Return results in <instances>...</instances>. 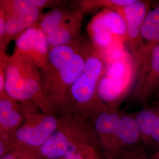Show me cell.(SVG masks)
Wrapping results in <instances>:
<instances>
[{
    "label": "cell",
    "instance_id": "6da1fadb",
    "mask_svg": "<svg viewBox=\"0 0 159 159\" xmlns=\"http://www.w3.org/2000/svg\"><path fill=\"white\" fill-rule=\"evenodd\" d=\"M101 150L87 119L68 113L39 152L44 159H102Z\"/></svg>",
    "mask_w": 159,
    "mask_h": 159
},
{
    "label": "cell",
    "instance_id": "8992f818",
    "mask_svg": "<svg viewBox=\"0 0 159 159\" xmlns=\"http://www.w3.org/2000/svg\"><path fill=\"white\" fill-rule=\"evenodd\" d=\"M90 41L102 54L123 47L127 40V28L122 16L116 11L104 9L91 19L87 27Z\"/></svg>",
    "mask_w": 159,
    "mask_h": 159
},
{
    "label": "cell",
    "instance_id": "9a60e30c",
    "mask_svg": "<svg viewBox=\"0 0 159 159\" xmlns=\"http://www.w3.org/2000/svg\"><path fill=\"white\" fill-rule=\"evenodd\" d=\"M142 142L140 131L133 114L121 111L116 150L136 148Z\"/></svg>",
    "mask_w": 159,
    "mask_h": 159
},
{
    "label": "cell",
    "instance_id": "9c48e42d",
    "mask_svg": "<svg viewBox=\"0 0 159 159\" xmlns=\"http://www.w3.org/2000/svg\"><path fill=\"white\" fill-rule=\"evenodd\" d=\"M0 10L6 18V36L0 43V50L4 51L11 40L39 24L42 15L41 10L29 0H1Z\"/></svg>",
    "mask_w": 159,
    "mask_h": 159
},
{
    "label": "cell",
    "instance_id": "7402d4cb",
    "mask_svg": "<svg viewBox=\"0 0 159 159\" xmlns=\"http://www.w3.org/2000/svg\"><path fill=\"white\" fill-rule=\"evenodd\" d=\"M157 108V116L154 121L153 128L148 145H152L159 148V106Z\"/></svg>",
    "mask_w": 159,
    "mask_h": 159
},
{
    "label": "cell",
    "instance_id": "ba28073f",
    "mask_svg": "<svg viewBox=\"0 0 159 159\" xmlns=\"http://www.w3.org/2000/svg\"><path fill=\"white\" fill-rule=\"evenodd\" d=\"M60 117L37 111L27 115L10 140L12 148H41L57 129Z\"/></svg>",
    "mask_w": 159,
    "mask_h": 159
},
{
    "label": "cell",
    "instance_id": "5bb4252c",
    "mask_svg": "<svg viewBox=\"0 0 159 159\" xmlns=\"http://www.w3.org/2000/svg\"><path fill=\"white\" fill-rule=\"evenodd\" d=\"M82 21L83 14L78 10H73L53 31L46 35L50 48L68 44L82 39Z\"/></svg>",
    "mask_w": 159,
    "mask_h": 159
},
{
    "label": "cell",
    "instance_id": "8fae6325",
    "mask_svg": "<svg viewBox=\"0 0 159 159\" xmlns=\"http://www.w3.org/2000/svg\"><path fill=\"white\" fill-rule=\"evenodd\" d=\"M14 40L12 55L25 58L41 70L46 68L50 48L46 34L40 29L39 24L23 31Z\"/></svg>",
    "mask_w": 159,
    "mask_h": 159
},
{
    "label": "cell",
    "instance_id": "5b68a950",
    "mask_svg": "<svg viewBox=\"0 0 159 159\" xmlns=\"http://www.w3.org/2000/svg\"><path fill=\"white\" fill-rule=\"evenodd\" d=\"M122 51L106 62L107 67L98 87V96L106 106L117 108L135 79L134 62Z\"/></svg>",
    "mask_w": 159,
    "mask_h": 159
},
{
    "label": "cell",
    "instance_id": "ac0fdd59",
    "mask_svg": "<svg viewBox=\"0 0 159 159\" xmlns=\"http://www.w3.org/2000/svg\"><path fill=\"white\" fill-rule=\"evenodd\" d=\"M140 131L143 143L148 144L157 116V108H145L133 114Z\"/></svg>",
    "mask_w": 159,
    "mask_h": 159
},
{
    "label": "cell",
    "instance_id": "4fadbf2b",
    "mask_svg": "<svg viewBox=\"0 0 159 159\" xmlns=\"http://www.w3.org/2000/svg\"><path fill=\"white\" fill-rule=\"evenodd\" d=\"M150 1L134 0L130 4L118 9L116 11L123 17L127 28V40L130 46L133 55L144 45L140 30L144 18L150 9Z\"/></svg>",
    "mask_w": 159,
    "mask_h": 159
},
{
    "label": "cell",
    "instance_id": "7c38bea8",
    "mask_svg": "<svg viewBox=\"0 0 159 159\" xmlns=\"http://www.w3.org/2000/svg\"><path fill=\"white\" fill-rule=\"evenodd\" d=\"M38 107L31 102H18L6 93L0 95V139L10 141L25 117Z\"/></svg>",
    "mask_w": 159,
    "mask_h": 159
},
{
    "label": "cell",
    "instance_id": "ffe728a7",
    "mask_svg": "<svg viewBox=\"0 0 159 159\" xmlns=\"http://www.w3.org/2000/svg\"><path fill=\"white\" fill-rule=\"evenodd\" d=\"M106 159H149L142 146L120 149L104 153Z\"/></svg>",
    "mask_w": 159,
    "mask_h": 159
},
{
    "label": "cell",
    "instance_id": "7a4b0ae2",
    "mask_svg": "<svg viewBox=\"0 0 159 159\" xmlns=\"http://www.w3.org/2000/svg\"><path fill=\"white\" fill-rule=\"evenodd\" d=\"M83 49L85 66L71 88L68 113L87 119L93 111L104 105L100 100L97 91L107 64L102 53L90 41L84 40Z\"/></svg>",
    "mask_w": 159,
    "mask_h": 159
},
{
    "label": "cell",
    "instance_id": "3957f363",
    "mask_svg": "<svg viewBox=\"0 0 159 159\" xmlns=\"http://www.w3.org/2000/svg\"><path fill=\"white\" fill-rule=\"evenodd\" d=\"M5 76L8 96L18 102H33L41 111L53 113L43 93L40 68L25 58L12 54L7 61Z\"/></svg>",
    "mask_w": 159,
    "mask_h": 159
},
{
    "label": "cell",
    "instance_id": "4316f807",
    "mask_svg": "<svg viewBox=\"0 0 159 159\" xmlns=\"http://www.w3.org/2000/svg\"></svg>",
    "mask_w": 159,
    "mask_h": 159
},
{
    "label": "cell",
    "instance_id": "52a82bcc",
    "mask_svg": "<svg viewBox=\"0 0 159 159\" xmlns=\"http://www.w3.org/2000/svg\"><path fill=\"white\" fill-rule=\"evenodd\" d=\"M133 59L135 79L132 97L146 106L159 88V42L145 44L133 55Z\"/></svg>",
    "mask_w": 159,
    "mask_h": 159
},
{
    "label": "cell",
    "instance_id": "cb8c5ba5",
    "mask_svg": "<svg viewBox=\"0 0 159 159\" xmlns=\"http://www.w3.org/2000/svg\"><path fill=\"white\" fill-rule=\"evenodd\" d=\"M6 33V18L3 12L0 10V43L4 40Z\"/></svg>",
    "mask_w": 159,
    "mask_h": 159
},
{
    "label": "cell",
    "instance_id": "d4e9b609",
    "mask_svg": "<svg viewBox=\"0 0 159 159\" xmlns=\"http://www.w3.org/2000/svg\"><path fill=\"white\" fill-rule=\"evenodd\" d=\"M152 159H159V148L154 153Z\"/></svg>",
    "mask_w": 159,
    "mask_h": 159
},
{
    "label": "cell",
    "instance_id": "277c9868",
    "mask_svg": "<svg viewBox=\"0 0 159 159\" xmlns=\"http://www.w3.org/2000/svg\"><path fill=\"white\" fill-rule=\"evenodd\" d=\"M85 56L83 48L62 67L41 71L43 93L52 113L60 117L68 113L71 88L83 72Z\"/></svg>",
    "mask_w": 159,
    "mask_h": 159
},
{
    "label": "cell",
    "instance_id": "d6986e66",
    "mask_svg": "<svg viewBox=\"0 0 159 159\" xmlns=\"http://www.w3.org/2000/svg\"><path fill=\"white\" fill-rule=\"evenodd\" d=\"M134 0H100V1H83L79 2V10L82 14L84 12L104 7V9H109L116 11L134 2Z\"/></svg>",
    "mask_w": 159,
    "mask_h": 159
},
{
    "label": "cell",
    "instance_id": "2e32d148",
    "mask_svg": "<svg viewBox=\"0 0 159 159\" xmlns=\"http://www.w3.org/2000/svg\"><path fill=\"white\" fill-rule=\"evenodd\" d=\"M143 41L147 43L159 42V6L148 12L140 30Z\"/></svg>",
    "mask_w": 159,
    "mask_h": 159
},
{
    "label": "cell",
    "instance_id": "e0dca14e",
    "mask_svg": "<svg viewBox=\"0 0 159 159\" xmlns=\"http://www.w3.org/2000/svg\"><path fill=\"white\" fill-rule=\"evenodd\" d=\"M73 10L64 7L54 8L46 14H42L39 23L40 29L44 34H49L70 16Z\"/></svg>",
    "mask_w": 159,
    "mask_h": 159
},
{
    "label": "cell",
    "instance_id": "603a6c76",
    "mask_svg": "<svg viewBox=\"0 0 159 159\" xmlns=\"http://www.w3.org/2000/svg\"><path fill=\"white\" fill-rule=\"evenodd\" d=\"M30 2L33 5L38 8L39 10H41L44 8L59 5L60 1H49V0H29Z\"/></svg>",
    "mask_w": 159,
    "mask_h": 159
},
{
    "label": "cell",
    "instance_id": "30bf717a",
    "mask_svg": "<svg viewBox=\"0 0 159 159\" xmlns=\"http://www.w3.org/2000/svg\"><path fill=\"white\" fill-rule=\"evenodd\" d=\"M121 111L106 105L93 111L87 118L104 153L116 150Z\"/></svg>",
    "mask_w": 159,
    "mask_h": 159
},
{
    "label": "cell",
    "instance_id": "44dd1931",
    "mask_svg": "<svg viewBox=\"0 0 159 159\" xmlns=\"http://www.w3.org/2000/svg\"><path fill=\"white\" fill-rule=\"evenodd\" d=\"M0 159H44L39 149L17 148L11 150Z\"/></svg>",
    "mask_w": 159,
    "mask_h": 159
},
{
    "label": "cell",
    "instance_id": "484cf974",
    "mask_svg": "<svg viewBox=\"0 0 159 159\" xmlns=\"http://www.w3.org/2000/svg\"><path fill=\"white\" fill-rule=\"evenodd\" d=\"M157 97H158V98H159V100H158V106H159V89H158V90L157 91Z\"/></svg>",
    "mask_w": 159,
    "mask_h": 159
}]
</instances>
